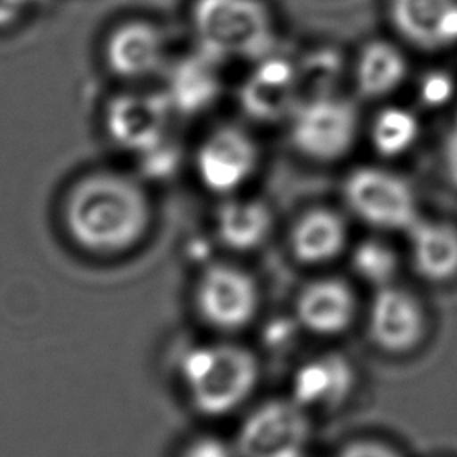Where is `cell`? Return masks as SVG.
Instances as JSON below:
<instances>
[{
    "label": "cell",
    "instance_id": "obj_18",
    "mask_svg": "<svg viewBox=\"0 0 457 457\" xmlns=\"http://www.w3.org/2000/svg\"><path fill=\"white\" fill-rule=\"evenodd\" d=\"M271 223V211L259 200H227L216 214L218 237L225 246L239 252L262 245Z\"/></svg>",
    "mask_w": 457,
    "mask_h": 457
},
{
    "label": "cell",
    "instance_id": "obj_19",
    "mask_svg": "<svg viewBox=\"0 0 457 457\" xmlns=\"http://www.w3.org/2000/svg\"><path fill=\"white\" fill-rule=\"evenodd\" d=\"M407 73L402 52L387 41L368 43L355 64V86L366 98H380L393 93Z\"/></svg>",
    "mask_w": 457,
    "mask_h": 457
},
{
    "label": "cell",
    "instance_id": "obj_21",
    "mask_svg": "<svg viewBox=\"0 0 457 457\" xmlns=\"http://www.w3.org/2000/svg\"><path fill=\"white\" fill-rule=\"evenodd\" d=\"M420 136V121L409 109L386 107L371 125V145L386 157H398L405 154Z\"/></svg>",
    "mask_w": 457,
    "mask_h": 457
},
{
    "label": "cell",
    "instance_id": "obj_7",
    "mask_svg": "<svg viewBox=\"0 0 457 457\" xmlns=\"http://www.w3.org/2000/svg\"><path fill=\"white\" fill-rule=\"evenodd\" d=\"M102 62L116 80L127 86H141L168 66L164 30L145 18H129L116 23L102 41Z\"/></svg>",
    "mask_w": 457,
    "mask_h": 457
},
{
    "label": "cell",
    "instance_id": "obj_13",
    "mask_svg": "<svg viewBox=\"0 0 457 457\" xmlns=\"http://www.w3.org/2000/svg\"><path fill=\"white\" fill-rule=\"evenodd\" d=\"M220 62L209 54L196 52L168 62L164 73L166 95L175 114L193 116L209 109L221 91Z\"/></svg>",
    "mask_w": 457,
    "mask_h": 457
},
{
    "label": "cell",
    "instance_id": "obj_14",
    "mask_svg": "<svg viewBox=\"0 0 457 457\" xmlns=\"http://www.w3.org/2000/svg\"><path fill=\"white\" fill-rule=\"evenodd\" d=\"M355 386L352 362L341 353H323L303 362L293 375L291 398L307 409H336Z\"/></svg>",
    "mask_w": 457,
    "mask_h": 457
},
{
    "label": "cell",
    "instance_id": "obj_10",
    "mask_svg": "<svg viewBox=\"0 0 457 457\" xmlns=\"http://www.w3.org/2000/svg\"><path fill=\"white\" fill-rule=\"evenodd\" d=\"M259 150L255 141L237 127L212 130L198 146L195 166L200 182L216 195H230L255 171Z\"/></svg>",
    "mask_w": 457,
    "mask_h": 457
},
{
    "label": "cell",
    "instance_id": "obj_4",
    "mask_svg": "<svg viewBox=\"0 0 457 457\" xmlns=\"http://www.w3.org/2000/svg\"><path fill=\"white\" fill-rule=\"evenodd\" d=\"M173 114L162 89L127 86L104 104L102 125L116 146L143 155L168 139Z\"/></svg>",
    "mask_w": 457,
    "mask_h": 457
},
{
    "label": "cell",
    "instance_id": "obj_24",
    "mask_svg": "<svg viewBox=\"0 0 457 457\" xmlns=\"http://www.w3.org/2000/svg\"><path fill=\"white\" fill-rule=\"evenodd\" d=\"M336 457H400V453L386 443L373 439H359L345 445L336 453Z\"/></svg>",
    "mask_w": 457,
    "mask_h": 457
},
{
    "label": "cell",
    "instance_id": "obj_12",
    "mask_svg": "<svg viewBox=\"0 0 457 457\" xmlns=\"http://www.w3.org/2000/svg\"><path fill=\"white\" fill-rule=\"evenodd\" d=\"M371 341L389 353H405L423 337L425 314L420 302L393 284L377 289L368 314Z\"/></svg>",
    "mask_w": 457,
    "mask_h": 457
},
{
    "label": "cell",
    "instance_id": "obj_20",
    "mask_svg": "<svg viewBox=\"0 0 457 457\" xmlns=\"http://www.w3.org/2000/svg\"><path fill=\"white\" fill-rule=\"evenodd\" d=\"M457 0H391L389 16L402 37L421 48H441L439 32Z\"/></svg>",
    "mask_w": 457,
    "mask_h": 457
},
{
    "label": "cell",
    "instance_id": "obj_2",
    "mask_svg": "<svg viewBox=\"0 0 457 457\" xmlns=\"http://www.w3.org/2000/svg\"><path fill=\"white\" fill-rule=\"evenodd\" d=\"M180 375L198 412L223 416L250 396L259 378V364L243 346L202 345L182 355Z\"/></svg>",
    "mask_w": 457,
    "mask_h": 457
},
{
    "label": "cell",
    "instance_id": "obj_15",
    "mask_svg": "<svg viewBox=\"0 0 457 457\" xmlns=\"http://www.w3.org/2000/svg\"><path fill=\"white\" fill-rule=\"evenodd\" d=\"M295 314L305 330L318 336H336L352 323L355 296L350 286L339 278H318L298 293Z\"/></svg>",
    "mask_w": 457,
    "mask_h": 457
},
{
    "label": "cell",
    "instance_id": "obj_22",
    "mask_svg": "<svg viewBox=\"0 0 457 457\" xmlns=\"http://www.w3.org/2000/svg\"><path fill=\"white\" fill-rule=\"evenodd\" d=\"M353 271L377 289L393 284L398 271V259L391 246L378 239H366L352 252Z\"/></svg>",
    "mask_w": 457,
    "mask_h": 457
},
{
    "label": "cell",
    "instance_id": "obj_6",
    "mask_svg": "<svg viewBox=\"0 0 457 457\" xmlns=\"http://www.w3.org/2000/svg\"><path fill=\"white\" fill-rule=\"evenodd\" d=\"M346 205L357 218L384 230H405L420 218L412 187L400 175L361 166L348 173L343 184Z\"/></svg>",
    "mask_w": 457,
    "mask_h": 457
},
{
    "label": "cell",
    "instance_id": "obj_27",
    "mask_svg": "<svg viewBox=\"0 0 457 457\" xmlns=\"http://www.w3.org/2000/svg\"><path fill=\"white\" fill-rule=\"evenodd\" d=\"M312 61H314V59H312ZM337 70H339V66H337V62H336V55L323 54V64L320 66V73H327V75L334 77V73H336ZM305 75H307L312 82H320V77H318V62H316V61L305 68Z\"/></svg>",
    "mask_w": 457,
    "mask_h": 457
},
{
    "label": "cell",
    "instance_id": "obj_26",
    "mask_svg": "<svg viewBox=\"0 0 457 457\" xmlns=\"http://www.w3.org/2000/svg\"><path fill=\"white\" fill-rule=\"evenodd\" d=\"M443 162L448 180L457 187V112L453 114L443 141Z\"/></svg>",
    "mask_w": 457,
    "mask_h": 457
},
{
    "label": "cell",
    "instance_id": "obj_1",
    "mask_svg": "<svg viewBox=\"0 0 457 457\" xmlns=\"http://www.w3.org/2000/svg\"><path fill=\"white\" fill-rule=\"evenodd\" d=\"M64 221L73 241L93 253L134 246L148 228L150 202L137 180L118 171H95L70 189Z\"/></svg>",
    "mask_w": 457,
    "mask_h": 457
},
{
    "label": "cell",
    "instance_id": "obj_23",
    "mask_svg": "<svg viewBox=\"0 0 457 457\" xmlns=\"http://www.w3.org/2000/svg\"><path fill=\"white\" fill-rule=\"evenodd\" d=\"M453 79L445 71H428L420 82V98L428 107H439L453 96Z\"/></svg>",
    "mask_w": 457,
    "mask_h": 457
},
{
    "label": "cell",
    "instance_id": "obj_3",
    "mask_svg": "<svg viewBox=\"0 0 457 457\" xmlns=\"http://www.w3.org/2000/svg\"><path fill=\"white\" fill-rule=\"evenodd\" d=\"M191 27L198 50L218 61H259L275 46L271 16L259 0H195Z\"/></svg>",
    "mask_w": 457,
    "mask_h": 457
},
{
    "label": "cell",
    "instance_id": "obj_17",
    "mask_svg": "<svg viewBox=\"0 0 457 457\" xmlns=\"http://www.w3.org/2000/svg\"><path fill=\"white\" fill-rule=\"evenodd\" d=\"M289 245L300 262H328L336 259L346 245L345 221L330 209L307 211L293 225Z\"/></svg>",
    "mask_w": 457,
    "mask_h": 457
},
{
    "label": "cell",
    "instance_id": "obj_16",
    "mask_svg": "<svg viewBox=\"0 0 457 457\" xmlns=\"http://www.w3.org/2000/svg\"><path fill=\"white\" fill-rule=\"evenodd\" d=\"M414 271L430 282H448L457 275V228L445 221L418 218L409 228Z\"/></svg>",
    "mask_w": 457,
    "mask_h": 457
},
{
    "label": "cell",
    "instance_id": "obj_11",
    "mask_svg": "<svg viewBox=\"0 0 457 457\" xmlns=\"http://www.w3.org/2000/svg\"><path fill=\"white\" fill-rule=\"evenodd\" d=\"M239 104L248 116L259 121L291 116L300 104L298 68L275 54L259 59L239 89Z\"/></svg>",
    "mask_w": 457,
    "mask_h": 457
},
{
    "label": "cell",
    "instance_id": "obj_25",
    "mask_svg": "<svg viewBox=\"0 0 457 457\" xmlns=\"http://www.w3.org/2000/svg\"><path fill=\"white\" fill-rule=\"evenodd\" d=\"M180 457H234L227 443L214 436H202L191 441Z\"/></svg>",
    "mask_w": 457,
    "mask_h": 457
},
{
    "label": "cell",
    "instance_id": "obj_9",
    "mask_svg": "<svg viewBox=\"0 0 457 457\" xmlns=\"http://www.w3.org/2000/svg\"><path fill=\"white\" fill-rule=\"evenodd\" d=\"M196 307L200 316L214 328L236 330L248 325L257 314L259 289L243 270L214 264L198 280Z\"/></svg>",
    "mask_w": 457,
    "mask_h": 457
},
{
    "label": "cell",
    "instance_id": "obj_5",
    "mask_svg": "<svg viewBox=\"0 0 457 457\" xmlns=\"http://www.w3.org/2000/svg\"><path fill=\"white\" fill-rule=\"evenodd\" d=\"M357 125L359 116L352 102L334 95H320L300 100L291 112L289 132L302 155L330 162L352 148Z\"/></svg>",
    "mask_w": 457,
    "mask_h": 457
},
{
    "label": "cell",
    "instance_id": "obj_8",
    "mask_svg": "<svg viewBox=\"0 0 457 457\" xmlns=\"http://www.w3.org/2000/svg\"><path fill=\"white\" fill-rule=\"evenodd\" d=\"M311 437L307 411L293 398L270 400L252 411L237 432L241 457H303Z\"/></svg>",
    "mask_w": 457,
    "mask_h": 457
}]
</instances>
